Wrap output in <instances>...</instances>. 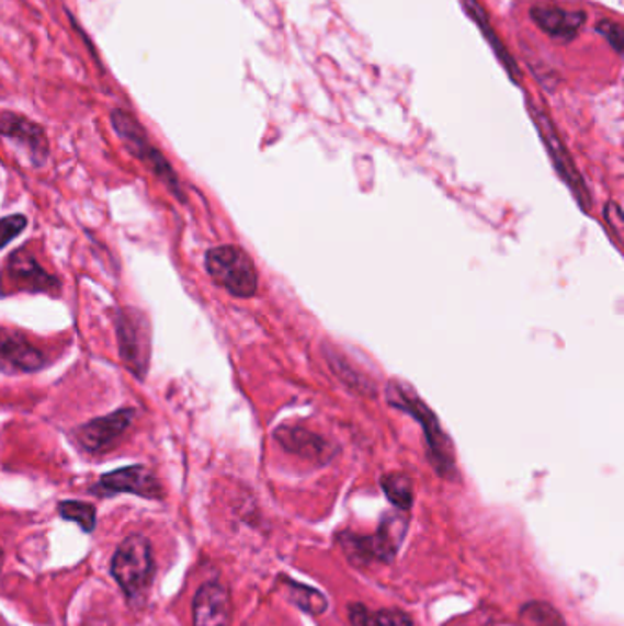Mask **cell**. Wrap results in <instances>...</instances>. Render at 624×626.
Segmentation results:
<instances>
[{
  "label": "cell",
  "instance_id": "cell-1",
  "mask_svg": "<svg viewBox=\"0 0 624 626\" xmlns=\"http://www.w3.org/2000/svg\"><path fill=\"white\" fill-rule=\"evenodd\" d=\"M205 268L218 286L238 299H249L257 294L259 275L253 261L238 246H218L207 251Z\"/></svg>",
  "mask_w": 624,
  "mask_h": 626
},
{
  "label": "cell",
  "instance_id": "cell-2",
  "mask_svg": "<svg viewBox=\"0 0 624 626\" xmlns=\"http://www.w3.org/2000/svg\"><path fill=\"white\" fill-rule=\"evenodd\" d=\"M155 555L150 540L144 535L125 538L114 554L111 573L128 597H139L155 577Z\"/></svg>",
  "mask_w": 624,
  "mask_h": 626
},
{
  "label": "cell",
  "instance_id": "cell-3",
  "mask_svg": "<svg viewBox=\"0 0 624 626\" xmlns=\"http://www.w3.org/2000/svg\"><path fill=\"white\" fill-rule=\"evenodd\" d=\"M112 125H114V130L122 138L125 147L131 150V155L136 156L139 161H144L147 169L155 172L156 177L160 178L161 182L171 189V193L177 198L183 200L180 182L172 171L171 163L166 160V156L161 155L160 150L156 149L155 145L150 144L144 127L125 111L112 112Z\"/></svg>",
  "mask_w": 624,
  "mask_h": 626
},
{
  "label": "cell",
  "instance_id": "cell-4",
  "mask_svg": "<svg viewBox=\"0 0 624 626\" xmlns=\"http://www.w3.org/2000/svg\"><path fill=\"white\" fill-rule=\"evenodd\" d=\"M388 403H393L398 409L407 410V412L415 416L418 422L423 423L427 444H429V451H431L432 466L436 467V471L443 475V477H449L451 473H454V456L451 453V442L443 434L436 416L432 414L431 409L421 399L407 392L404 385H398V383H394L393 387L388 388Z\"/></svg>",
  "mask_w": 624,
  "mask_h": 626
},
{
  "label": "cell",
  "instance_id": "cell-5",
  "mask_svg": "<svg viewBox=\"0 0 624 626\" xmlns=\"http://www.w3.org/2000/svg\"><path fill=\"white\" fill-rule=\"evenodd\" d=\"M117 339H120V354L128 371L134 376L144 379L149 363L150 343L149 327L145 317L133 308L117 314Z\"/></svg>",
  "mask_w": 624,
  "mask_h": 626
},
{
  "label": "cell",
  "instance_id": "cell-6",
  "mask_svg": "<svg viewBox=\"0 0 624 626\" xmlns=\"http://www.w3.org/2000/svg\"><path fill=\"white\" fill-rule=\"evenodd\" d=\"M527 106H530L531 117H533V122H535L544 144H546L547 152L552 156L555 169L563 177L564 182L568 183L569 189L574 191L575 196L579 200V204L585 207V212H590V198H588L585 182H582V178L575 169L574 160H571L568 149L564 147L563 139L557 134V128L553 125L552 119L546 116V112L541 111L533 103H527Z\"/></svg>",
  "mask_w": 624,
  "mask_h": 626
},
{
  "label": "cell",
  "instance_id": "cell-7",
  "mask_svg": "<svg viewBox=\"0 0 624 626\" xmlns=\"http://www.w3.org/2000/svg\"><path fill=\"white\" fill-rule=\"evenodd\" d=\"M94 493L111 494L131 493L141 499H163V488L155 473L145 466H128L116 471L106 473L100 478V482L92 489Z\"/></svg>",
  "mask_w": 624,
  "mask_h": 626
},
{
  "label": "cell",
  "instance_id": "cell-8",
  "mask_svg": "<svg viewBox=\"0 0 624 626\" xmlns=\"http://www.w3.org/2000/svg\"><path fill=\"white\" fill-rule=\"evenodd\" d=\"M136 410L120 409L112 414L103 416L98 420L84 423L76 431V439L84 451L92 455H100L103 451L111 449L117 440L122 439L125 431L134 422Z\"/></svg>",
  "mask_w": 624,
  "mask_h": 626
},
{
  "label": "cell",
  "instance_id": "cell-9",
  "mask_svg": "<svg viewBox=\"0 0 624 626\" xmlns=\"http://www.w3.org/2000/svg\"><path fill=\"white\" fill-rule=\"evenodd\" d=\"M0 136L18 145L29 156L32 166L43 167L48 160V139L37 123L19 114H2L0 116Z\"/></svg>",
  "mask_w": 624,
  "mask_h": 626
},
{
  "label": "cell",
  "instance_id": "cell-10",
  "mask_svg": "<svg viewBox=\"0 0 624 626\" xmlns=\"http://www.w3.org/2000/svg\"><path fill=\"white\" fill-rule=\"evenodd\" d=\"M45 363L46 355L35 349L23 333L0 328V372H35Z\"/></svg>",
  "mask_w": 624,
  "mask_h": 626
},
{
  "label": "cell",
  "instance_id": "cell-11",
  "mask_svg": "<svg viewBox=\"0 0 624 626\" xmlns=\"http://www.w3.org/2000/svg\"><path fill=\"white\" fill-rule=\"evenodd\" d=\"M231 610L229 590L222 582H205L193 599V626H227Z\"/></svg>",
  "mask_w": 624,
  "mask_h": 626
},
{
  "label": "cell",
  "instance_id": "cell-12",
  "mask_svg": "<svg viewBox=\"0 0 624 626\" xmlns=\"http://www.w3.org/2000/svg\"><path fill=\"white\" fill-rule=\"evenodd\" d=\"M531 19L538 24V29L553 39L571 41L579 35L586 23L585 12H568L553 4H538L531 8Z\"/></svg>",
  "mask_w": 624,
  "mask_h": 626
},
{
  "label": "cell",
  "instance_id": "cell-13",
  "mask_svg": "<svg viewBox=\"0 0 624 626\" xmlns=\"http://www.w3.org/2000/svg\"><path fill=\"white\" fill-rule=\"evenodd\" d=\"M8 273L21 288L30 292H48L57 294L59 281L52 277L41 268L39 262L26 250H19L8 261Z\"/></svg>",
  "mask_w": 624,
  "mask_h": 626
},
{
  "label": "cell",
  "instance_id": "cell-14",
  "mask_svg": "<svg viewBox=\"0 0 624 626\" xmlns=\"http://www.w3.org/2000/svg\"><path fill=\"white\" fill-rule=\"evenodd\" d=\"M275 439L281 442L284 449L293 455L303 456L306 460H327L332 456V447L327 440L317 434L309 433L300 428H281L275 433Z\"/></svg>",
  "mask_w": 624,
  "mask_h": 626
},
{
  "label": "cell",
  "instance_id": "cell-15",
  "mask_svg": "<svg viewBox=\"0 0 624 626\" xmlns=\"http://www.w3.org/2000/svg\"><path fill=\"white\" fill-rule=\"evenodd\" d=\"M405 533H407V521H405L404 515L385 516V521L379 526V532L366 537L371 559L390 562L401 548Z\"/></svg>",
  "mask_w": 624,
  "mask_h": 626
},
{
  "label": "cell",
  "instance_id": "cell-16",
  "mask_svg": "<svg viewBox=\"0 0 624 626\" xmlns=\"http://www.w3.org/2000/svg\"><path fill=\"white\" fill-rule=\"evenodd\" d=\"M464 4L465 10L469 12L473 21H475V23L478 24V29L481 30V34L486 35L487 43L491 45L492 50L497 52L498 59H500V62L506 67L511 79H513L514 83H519V67H517V62L513 61L511 54L503 48L502 43L498 39V35L495 34V30L491 29L484 8L478 4V0H464Z\"/></svg>",
  "mask_w": 624,
  "mask_h": 626
},
{
  "label": "cell",
  "instance_id": "cell-17",
  "mask_svg": "<svg viewBox=\"0 0 624 626\" xmlns=\"http://www.w3.org/2000/svg\"><path fill=\"white\" fill-rule=\"evenodd\" d=\"M352 626H415L409 614L401 610H368L363 604L350 606Z\"/></svg>",
  "mask_w": 624,
  "mask_h": 626
},
{
  "label": "cell",
  "instance_id": "cell-18",
  "mask_svg": "<svg viewBox=\"0 0 624 626\" xmlns=\"http://www.w3.org/2000/svg\"><path fill=\"white\" fill-rule=\"evenodd\" d=\"M382 488L387 494V499L393 502L398 510H410V505L415 502V488H412V480H410L404 473H388L382 480Z\"/></svg>",
  "mask_w": 624,
  "mask_h": 626
},
{
  "label": "cell",
  "instance_id": "cell-19",
  "mask_svg": "<svg viewBox=\"0 0 624 626\" xmlns=\"http://www.w3.org/2000/svg\"><path fill=\"white\" fill-rule=\"evenodd\" d=\"M57 511L65 521L76 522L83 532H94L98 515H95L94 505L89 504V502L63 500L61 504L57 505Z\"/></svg>",
  "mask_w": 624,
  "mask_h": 626
},
{
  "label": "cell",
  "instance_id": "cell-20",
  "mask_svg": "<svg viewBox=\"0 0 624 626\" xmlns=\"http://www.w3.org/2000/svg\"><path fill=\"white\" fill-rule=\"evenodd\" d=\"M287 595L290 601L297 604L298 608L309 612L311 615H319L328 608V601L322 593L317 592L314 588L297 584V582H287Z\"/></svg>",
  "mask_w": 624,
  "mask_h": 626
},
{
  "label": "cell",
  "instance_id": "cell-21",
  "mask_svg": "<svg viewBox=\"0 0 624 626\" xmlns=\"http://www.w3.org/2000/svg\"><path fill=\"white\" fill-rule=\"evenodd\" d=\"M520 625L522 626H566L557 610L546 603L525 604L520 610Z\"/></svg>",
  "mask_w": 624,
  "mask_h": 626
},
{
  "label": "cell",
  "instance_id": "cell-22",
  "mask_svg": "<svg viewBox=\"0 0 624 626\" xmlns=\"http://www.w3.org/2000/svg\"><path fill=\"white\" fill-rule=\"evenodd\" d=\"M29 226V220L23 215H12V217L0 220V250L10 244L15 237L23 234Z\"/></svg>",
  "mask_w": 624,
  "mask_h": 626
},
{
  "label": "cell",
  "instance_id": "cell-23",
  "mask_svg": "<svg viewBox=\"0 0 624 626\" xmlns=\"http://www.w3.org/2000/svg\"><path fill=\"white\" fill-rule=\"evenodd\" d=\"M597 30H599V34H601L602 37H604V39L615 48L617 54L623 52L624 35L621 24L615 23V21H601L599 26H597Z\"/></svg>",
  "mask_w": 624,
  "mask_h": 626
},
{
  "label": "cell",
  "instance_id": "cell-24",
  "mask_svg": "<svg viewBox=\"0 0 624 626\" xmlns=\"http://www.w3.org/2000/svg\"><path fill=\"white\" fill-rule=\"evenodd\" d=\"M0 565H2V549H0Z\"/></svg>",
  "mask_w": 624,
  "mask_h": 626
}]
</instances>
